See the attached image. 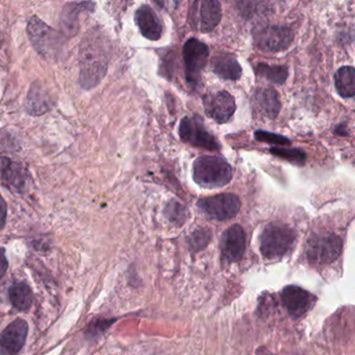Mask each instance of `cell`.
<instances>
[{
  "label": "cell",
  "mask_w": 355,
  "mask_h": 355,
  "mask_svg": "<svg viewBox=\"0 0 355 355\" xmlns=\"http://www.w3.org/2000/svg\"><path fill=\"white\" fill-rule=\"evenodd\" d=\"M80 61L83 88H94L105 78L109 61L101 35L89 33L80 47Z\"/></svg>",
  "instance_id": "cell-1"
},
{
  "label": "cell",
  "mask_w": 355,
  "mask_h": 355,
  "mask_svg": "<svg viewBox=\"0 0 355 355\" xmlns=\"http://www.w3.org/2000/svg\"><path fill=\"white\" fill-rule=\"evenodd\" d=\"M193 178L205 189L223 188L232 180V166L222 157H200L193 164Z\"/></svg>",
  "instance_id": "cell-2"
},
{
  "label": "cell",
  "mask_w": 355,
  "mask_h": 355,
  "mask_svg": "<svg viewBox=\"0 0 355 355\" xmlns=\"http://www.w3.org/2000/svg\"><path fill=\"white\" fill-rule=\"evenodd\" d=\"M296 239V232L290 226L282 223L268 224L261 232V254L266 259H279L293 248Z\"/></svg>",
  "instance_id": "cell-3"
},
{
  "label": "cell",
  "mask_w": 355,
  "mask_h": 355,
  "mask_svg": "<svg viewBox=\"0 0 355 355\" xmlns=\"http://www.w3.org/2000/svg\"><path fill=\"white\" fill-rule=\"evenodd\" d=\"M342 250L340 236L334 234H315L307 241L305 257L311 265H327L338 259Z\"/></svg>",
  "instance_id": "cell-4"
},
{
  "label": "cell",
  "mask_w": 355,
  "mask_h": 355,
  "mask_svg": "<svg viewBox=\"0 0 355 355\" xmlns=\"http://www.w3.org/2000/svg\"><path fill=\"white\" fill-rule=\"evenodd\" d=\"M209 46L196 38L187 41L182 49L184 62V71L188 84L193 89H197L201 84V73L209 59Z\"/></svg>",
  "instance_id": "cell-5"
},
{
  "label": "cell",
  "mask_w": 355,
  "mask_h": 355,
  "mask_svg": "<svg viewBox=\"0 0 355 355\" xmlns=\"http://www.w3.org/2000/svg\"><path fill=\"white\" fill-rule=\"evenodd\" d=\"M197 207L207 217L218 221H227L238 215L241 201L234 194H219L200 199Z\"/></svg>",
  "instance_id": "cell-6"
},
{
  "label": "cell",
  "mask_w": 355,
  "mask_h": 355,
  "mask_svg": "<svg viewBox=\"0 0 355 355\" xmlns=\"http://www.w3.org/2000/svg\"><path fill=\"white\" fill-rule=\"evenodd\" d=\"M180 137L182 141L207 150H219L221 148L217 139L205 128L199 117H184L180 121Z\"/></svg>",
  "instance_id": "cell-7"
},
{
  "label": "cell",
  "mask_w": 355,
  "mask_h": 355,
  "mask_svg": "<svg viewBox=\"0 0 355 355\" xmlns=\"http://www.w3.org/2000/svg\"><path fill=\"white\" fill-rule=\"evenodd\" d=\"M28 36L36 51L42 57L55 58L61 49V40L58 33L53 32L39 18L33 17L28 22Z\"/></svg>",
  "instance_id": "cell-8"
},
{
  "label": "cell",
  "mask_w": 355,
  "mask_h": 355,
  "mask_svg": "<svg viewBox=\"0 0 355 355\" xmlns=\"http://www.w3.org/2000/svg\"><path fill=\"white\" fill-rule=\"evenodd\" d=\"M257 49L267 53L286 51L292 44L294 35L286 26H266L257 28L253 35Z\"/></svg>",
  "instance_id": "cell-9"
},
{
  "label": "cell",
  "mask_w": 355,
  "mask_h": 355,
  "mask_svg": "<svg viewBox=\"0 0 355 355\" xmlns=\"http://www.w3.org/2000/svg\"><path fill=\"white\" fill-rule=\"evenodd\" d=\"M193 26L199 32L209 33L221 21V5L216 0H203L193 3L190 13Z\"/></svg>",
  "instance_id": "cell-10"
},
{
  "label": "cell",
  "mask_w": 355,
  "mask_h": 355,
  "mask_svg": "<svg viewBox=\"0 0 355 355\" xmlns=\"http://www.w3.org/2000/svg\"><path fill=\"white\" fill-rule=\"evenodd\" d=\"M203 107L205 114L218 124L230 121L236 107L234 97L226 91L205 95L203 97Z\"/></svg>",
  "instance_id": "cell-11"
},
{
  "label": "cell",
  "mask_w": 355,
  "mask_h": 355,
  "mask_svg": "<svg viewBox=\"0 0 355 355\" xmlns=\"http://www.w3.org/2000/svg\"><path fill=\"white\" fill-rule=\"evenodd\" d=\"M282 304L294 319L302 317L313 306L315 295L297 286H288L282 292Z\"/></svg>",
  "instance_id": "cell-12"
},
{
  "label": "cell",
  "mask_w": 355,
  "mask_h": 355,
  "mask_svg": "<svg viewBox=\"0 0 355 355\" xmlns=\"http://www.w3.org/2000/svg\"><path fill=\"white\" fill-rule=\"evenodd\" d=\"M246 249V234L242 226H230L221 239L222 259L227 263H238L244 257Z\"/></svg>",
  "instance_id": "cell-13"
},
{
  "label": "cell",
  "mask_w": 355,
  "mask_h": 355,
  "mask_svg": "<svg viewBox=\"0 0 355 355\" xmlns=\"http://www.w3.org/2000/svg\"><path fill=\"white\" fill-rule=\"evenodd\" d=\"M28 325L24 320L12 322L0 334V354L15 355L26 344Z\"/></svg>",
  "instance_id": "cell-14"
},
{
  "label": "cell",
  "mask_w": 355,
  "mask_h": 355,
  "mask_svg": "<svg viewBox=\"0 0 355 355\" xmlns=\"http://www.w3.org/2000/svg\"><path fill=\"white\" fill-rule=\"evenodd\" d=\"M0 182L11 190L22 193L28 186V173L19 163L8 157H0Z\"/></svg>",
  "instance_id": "cell-15"
},
{
  "label": "cell",
  "mask_w": 355,
  "mask_h": 355,
  "mask_svg": "<svg viewBox=\"0 0 355 355\" xmlns=\"http://www.w3.org/2000/svg\"><path fill=\"white\" fill-rule=\"evenodd\" d=\"M251 105L255 115L259 117L275 119L280 112L279 96L274 89H257L253 93Z\"/></svg>",
  "instance_id": "cell-16"
},
{
  "label": "cell",
  "mask_w": 355,
  "mask_h": 355,
  "mask_svg": "<svg viewBox=\"0 0 355 355\" xmlns=\"http://www.w3.org/2000/svg\"><path fill=\"white\" fill-rule=\"evenodd\" d=\"M137 26L140 30L141 34L151 41H157L161 39L163 33V26L161 20L155 12L149 6H143L135 16Z\"/></svg>",
  "instance_id": "cell-17"
},
{
  "label": "cell",
  "mask_w": 355,
  "mask_h": 355,
  "mask_svg": "<svg viewBox=\"0 0 355 355\" xmlns=\"http://www.w3.org/2000/svg\"><path fill=\"white\" fill-rule=\"evenodd\" d=\"M211 67L214 73L223 80H238L242 76V67L236 58L228 53L216 55L211 62Z\"/></svg>",
  "instance_id": "cell-18"
},
{
  "label": "cell",
  "mask_w": 355,
  "mask_h": 355,
  "mask_svg": "<svg viewBox=\"0 0 355 355\" xmlns=\"http://www.w3.org/2000/svg\"><path fill=\"white\" fill-rule=\"evenodd\" d=\"M336 91L343 98H352L355 95V70L351 66H344L334 76Z\"/></svg>",
  "instance_id": "cell-19"
},
{
  "label": "cell",
  "mask_w": 355,
  "mask_h": 355,
  "mask_svg": "<svg viewBox=\"0 0 355 355\" xmlns=\"http://www.w3.org/2000/svg\"><path fill=\"white\" fill-rule=\"evenodd\" d=\"M9 297L12 304L19 311H28L32 306L33 292L24 282H18L12 286L9 290Z\"/></svg>",
  "instance_id": "cell-20"
},
{
  "label": "cell",
  "mask_w": 355,
  "mask_h": 355,
  "mask_svg": "<svg viewBox=\"0 0 355 355\" xmlns=\"http://www.w3.org/2000/svg\"><path fill=\"white\" fill-rule=\"evenodd\" d=\"M255 73L259 78H265L275 85H284L288 76V68L284 66L268 65L266 63H259L255 68Z\"/></svg>",
  "instance_id": "cell-21"
},
{
  "label": "cell",
  "mask_w": 355,
  "mask_h": 355,
  "mask_svg": "<svg viewBox=\"0 0 355 355\" xmlns=\"http://www.w3.org/2000/svg\"><path fill=\"white\" fill-rule=\"evenodd\" d=\"M166 218L176 226H182L188 218V211L186 207L176 200H171L166 205L164 209Z\"/></svg>",
  "instance_id": "cell-22"
},
{
  "label": "cell",
  "mask_w": 355,
  "mask_h": 355,
  "mask_svg": "<svg viewBox=\"0 0 355 355\" xmlns=\"http://www.w3.org/2000/svg\"><path fill=\"white\" fill-rule=\"evenodd\" d=\"M35 90L31 91L28 99V109L31 114L41 115L49 110V101H45V94L43 91H38L34 86Z\"/></svg>",
  "instance_id": "cell-23"
},
{
  "label": "cell",
  "mask_w": 355,
  "mask_h": 355,
  "mask_svg": "<svg viewBox=\"0 0 355 355\" xmlns=\"http://www.w3.org/2000/svg\"><path fill=\"white\" fill-rule=\"evenodd\" d=\"M270 153L280 159H286L291 163L298 164V165H303L305 163L306 155L303 151L295 148H284V147H272L270 149Z\"/></svg>",
  "instance_id": "cell-24"
},
{
  "label": "cell",
  "mask_w": 355,
  "mask_h": 355,
  "mask_svg": "<svg viewBox=\"0 0 355 355\" xmlns=\"http://www.w3.org/2000/svg\"><path fill=\"white\" fill-rule=\"evenodd\" d=\"M211 234L207 228H200V230H195L190 236H189L188 242L191 248L194 251H200L207 246L209 241H211Z\"/></svg>",
  "instance_id": "cell-25"
},
{
  "label": "cell",
  "mask_w": 355,
  "mask_h": 355,
  "mask_svg": "<svg viewBox=\"0 0 355 355\" xmlns=\"http://www.w3.org/2000/svg\"><path fill=\"white\" fill-rule=\"evenodd\" d=\"M255 139L259 142L268 143V144L279 145V146H288L291 141L286 137L273 132H265V130H257L254 132Z\"/></svg>",
  "instance_id": "cell-26"
},
{
  "label": "cell",
  "mask_w": 355,
  "mask_h": 355,
  "mask_svg": "<svg viewBox=\"0 0 355 355\" xmlns=\"http://www.w3.org/2000/svg\"><path fill=\"white\" fill-rule=\"evenodd\" d=\"M7 221V203L0 195V230H3Z\"/></svg>",
  "instance_id": "cell-27"
},
{
  "label": "cell",
  "mask_w": 355,
  "mask_h": 355,
  "mask_svg": "<svg viewBox=\"0 0 355 355\" xmlns=\"http://www.w3.org/2000/svg\"><path fill=\"white\" fill-rule=\"evenodd\" d=\"M8 259L6 257L5 250L3 248H0V278L5 275L6 272L8 270Z\"/></svg>",
  "instance_id": "cell-28"
},
{
  "label": "cell",
  "mask_w": 355,
  "mask_h": 355,
  "mask_svg": "<svg viewBox=\"0 0 355 355\" xmlns=\"http://www.w3.org/2000/svg\"><path fill=\"white\" fill-rule=\"evenodd\" d=\"M259 350L261 351V352L263 353L259 352V351H257V355H273L272 354V353H270L269 351L267 350V349L263 348V347L259 348Z\"/></svg>",
  "instance_id": "cell-29"
}]
</instances>
